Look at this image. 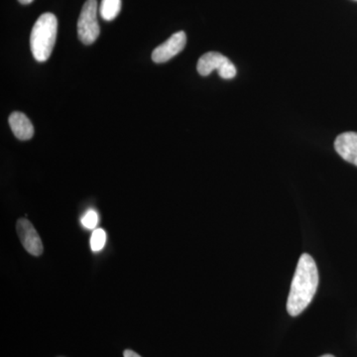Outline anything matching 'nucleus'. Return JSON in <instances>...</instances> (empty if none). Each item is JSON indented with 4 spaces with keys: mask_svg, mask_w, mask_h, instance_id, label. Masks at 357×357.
<instances>
[{
    "mask_svg": "<svg viewBox=\"0 0 357 357\" xmlns=\"http://www.w3.org/2000/svg\"><path fill=\"white\" fill-rule=\"evenodd\" d=\"M319 286V271L314 258L307 253L301 256L287 300V311L297 317L311 304Z\"/></svg>",
    "mask_w": 357,
    "mask_h": 357,
    "instance_id": "f257e3e1",
    "label": "nucleus"
},
{
    "mask_svg": "<svg viewBox=\"0 0 357 357\" xmlns=\"http://www.w3.org/2000/svg\"><path fill=\"white\" fill-rule=\"evenodd\" d=\"M58 20L53 13L42 14L35 22L30 36V48L35 60L46 62L50 58L56 38H57Z\"/></svg>",
    "mask_w": 357,
    "mask_h": 357,
    "instance_id": "f03ea898",
    "label": "nucleus"
},
{
    "mask_svg": "<svg viewBox=\"0 0 357 357\" xmlns=\"http://www.w3.org/2000/svg\"><path fill=\"white\" fill-rule=\"evenodd\" d=\"M98 22V1L86 0L77 21V35L82 43L91 45L100 36Z\"/></svg>",
    "mask_w": 357,
    "mask_h": 357,
    "instance_id": "7ed1b4c3",
    "label": "nucleus"
},
{
    "mask_svg": "<svg viewBox=\"0 0 357 357\" xmlns=\"http://www.w3.org/2000/svg\"><path fill=\"white\" fill-rule=\"evenodd\" d=\"M197 69L199 74L204 77L208 76L217 70L218 75L225 79H234L237 74L236 66L232 64L231 61L218 52H208L202 56Z\"/></svg>",
    "mask_w": 357,
    "mask_h": 357,
    "instance_id": "20e7f679",
    "label": "nucleus"
},
{
    "mask_svg": "<svg viewBox=\"0 0 357 357\" xmlns=\"http://www.w3.org/2000/svg\"><path fill=\"white\" fill-rule=\"evenodd\" d=\"M16 231L25 250L33 256H40L43 253L44 248L38 232L32 223L26 218H20L16 225Z\"/></svg>",
    "mask_w": 357,
    "mask_h": 357,
    "instance_id": "39448f33",
    "label": "nucleus"
},
{
    "mask_svg": "<svg viewBox=\"0 0 357 357\" xmlns=\"http://www.w3.org/2000/svg\"><path fill=\"white\" fill-rule=\"evenodd\" d=\"M187 44V35L184 31L175 33L163 44L160 45L152 53V60L155 63L168 62L169 60L183 51Z\"/></svg>",
    "mask_w": 357,
    "mask_h": 357,
    "instance_id": "423d86ee",
    "label": "nucleus"
},
{
    "mask_svg": "<svg viewBox=\"0 0 357 357\" xmlns=\"http://www.w3.org/2000/svg\"><path fill=\"white\" fill-rule=\"evenodd\" d=\"M335 149L342 158L357 166V133L340 134L335 141Z\"/></svg>",
    "mask_w": 357,
    "mask_h": 357,
    "instance_id": "0eeeda50",
    "label": "nucleus"
},
{
    "mask_svg": "<svg viewBox=\"0 0 357 357\" xmlns=\"http://www.w3.org/2000/svg\"><path fill=\"white\" fill-rule=\"evenodd\" d=\"M9 126L15 137L20 140H29L34 135L32 122L22 112H15L11 114L9 116Z\"/></svg>",
    "mask_w": 357,
    "mask_h": 357,
    "instance_id": "6e6552de",
    "label": "nucleus"
},
{
    "mask_svg": "<svg viewBox=\"0 0 357 357\" xmlns=\"http://www.w3.org/2000/svg\"><path fill=\"white\" fill-rule=\"evenodd\" d=\"M121 9V0H102L100 13L103 20L112 21L117 17Z\"/></svg>",
    "mask_w": 357,
    "mask_h": 357,
    "instance_id": "1a4fd4ad",
    "label": "nucleus"
},
{
    "mask_svg": "<svg viewBox=\"0 0 357 357\" xmlns=\"http://www.w3.org/2000/svg\"><path fill=\"white\" fill-rule=\"evenodd\" d=\"M107 243V232L102 229H96L91 236V249L93 252H100Z\"/></svg>",
    "mask_w": 357,
    "mask_h": 357,
    "instance_id": "9d476101",
    "label": "nucleus"
},
{
    "mask_svg": "<svg viewBox=\"0 0 357 357\" xmlns=\"http://www.w3.org/2000/svg\"><path fill=\"white\" fill-rule=\"evenodd\" d=\"M82 225L86 229L95 230L96 225L98 223V211L93 208H89L86 211L81 218Z\"/></svg>",
    "mask_w": 357,
    "mask_h": 357,
    "instance_id": "9b49d317",
    "label": "nucleus"
},
{
    "mask_svg": "<svg viewBox=\"0 0 357 357\" xmlns=\"http://www.w3.org/2000/svg\"><path fill=\"white\" fill-rule=\"evenodd\" d=\"M124 357H141L139 354H136L133 351H130V349H126L123 354Z\"/></svg>",
    "mask_w": 357,
    "mask_h": 357,
    "instance_id": "f8f14e48",
    "label": "nucleus"
},
{
    "mask_svg": "<svg viewBox=\"0 0 357 357\" xmlns=\"http://www.w3.org/2000/svg\"><path fill=\"white\" fill-rule=\"evenodd\" d=\"M18 1H20L21 4H24V6H26V4L31 3L33 0H18Z\"/></svg>",
    "mask_w": 357,
    "mask_h": 357,
    "instance_id": "ddd939ff",
    "label": "nucleus"
},
{
    "mask_svg": "<svg viewBox=\"0 0 357 357\" xmlns=\"http://www.w3.org/2000/svg\"><path fill=\"white\" fill-rule=\"evenodd\" d=\"M321 357H335V356H332V354H326V356H323Z\"/></svg>",
    "mask_w": 357,
    "mask_h": 357,
    "instance_id": "4468645a",
    "label": "nucleus"
}]
</instances>
